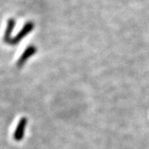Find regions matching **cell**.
<instances>
[{
  "label": "cell",
  "instance_id": "obj_3",
  "mask_svg": "<svg viewBox=\"0 0 149 149\" xmlns=\"http://www.w3.org/2000/svg\"><path fill=\"white\" fill-rule=\"evenodd\" d=\"M27 118H22L20 121L17 123V128L15 129V131H14V134H13V138L17 142L21 141L24 137L25 129H26V127H27Z\"/></svg>",
  "mask_w": 149,
  "mask_h": 149
},
{
  "label": "cell",
  "instance_id": "obj_1",
  "mask_svg": "<svg viewBox=\"0 0 149 149\" xmlns=\"http://www.w3.org/2000/svg\"><path fill=\"white\" fill-rule=\"evenodd\" d=\"M34 28V23L32 22H27L25 23V25L22 27L21 30L18 32L13 38H12L10 45H16L17 43H19L25 37H27V35L32 32Z\"/></svg>",
  "mask_w": 149,
  "mask_h": 149
},
{
  "label": "cell",
  "instance_id": "obj_4",
  "mask_svg": "<svg viewBox=\"0 0 149 149\" xmlns=\"http://www.w3.org/2000/svg\"><path fill=\"white\" fill-rule=\"evenodd\" d=\"M15 19L14 18H9L8 20V23H7V27H6L5 33H4V36H3V41L4 42L7 44H9L10 45L11 41H12V32L14 29L15 27Z\"/></svg>",
  "mask_w": 149,
  "mask_h": 149
},
{
  "label": "cell",
  "instance_id": "obj_2",
  "mask_svg": "<svg viewBox=\"0 0 149 149\" xmlns=\"http://www.w3.org/2000/svg\"><path fill=\"white\" fill-rule=\"evenodd\" d=\"M37 49L35 46H33V45L28 46V47L26 48V50L22 52V54L21 55V56L19 57V59H18V61H17V66H18L19 68L22 67L23 65L25 64V62L27 61V59L30 58L31 56H32L34 54L37 52Z\"/></svg>",
  "mask_w": 149,
  "mask_h": 149
}]
</instances>
